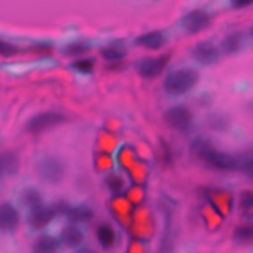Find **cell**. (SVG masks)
<instances>
[{
    "label": "cell",
    "instance_id": "ba28073f",
    "mask_svg": "<svg viewBox=\"0 0 253 253\" xmlns=\"http://www.w3.org/2000/svg\"><path fill=\"white\" fill-rule=\"evenodd\" d=\"M211 15L204 10H193L181 20L182 28L189 34H196L205 30L211 23Z\"/></svg>",
    "mask_w": 253,
    "mask_h": 253
},
{
    "label": "cell",
    "instance_id": "5b68a950",
    "mask_svg": "<svg viewBox=\"0 0 253 253\" xmlns=\"http://www.w3.org/2000/svg\"><path fill=\"white\" fill-rule=\"evenodd\" d=\"M64 121L65 117L58 112H42L28 121L27 129L33 133H40L62 124Z\"/></svg>",
    "mask_w": 253,
    "mask_h": 253
},
{
    "label": "cell",
    "instance_id": "8992f818",
    "mask_svg": "<svg viewBox=\"0 0 253 253\" xmlns=\"http://www.w3.org/2000/svg\"><path fill=\"white\" fill-rule=\"evenodd\" d=\"M164 119L169 126L181 132L189 130L193 124V116L190 110L184 106L170 107L165 112Z\"/></svg>",
    "mask_w": 253,
    "mask_h": 253
},
{
    "label": "cell",
    "instance_id": "cb8c5ba5",
    "mask_svg": "<svg viewBox=\"0 0 253 253\" xmlns=\"http://www.w3.org/2000/svg\"><path fill=\"white\" fill-rule=\"evenodd\" d=\"M88 49V46L85 43L82 42H74L71 44H68L65 48H64V52L68 55H79L82 54L84 52H86V50Z\"/></svg>",
    "mask_w": 253,
    "mask_h": 253
},
{
    "label": "cell",
    "instance_id": "ac0fdd59",
    "mask_svg": "<svg viewBox=\"0 0 253 253\" xmlns=\"http://www.w3.org/2000/svg\"><path fill=\"white\" fill-rule=\"evenodd\" d=\"M0 161L3 167L4 174L12 176L17 173L19 169L18 157L12 152H5L0 154Z\"/></svg>",
    "mask_w": 253,
    "mask_h": 253
},
{
    "label": "cell",
    "instance_id": "52a82bcc",
    "mask_svg": "<svg viewBox=\"0 0 253 253\" xmlns=\"http://www.w3.org/2000/svg\"><path fill=\"white\" fill-rule=\"evenodd\" d=\"M192 57L201 65H212L219 60L220 51L210 42H200L193 47Z\"/></svg>",
    "mask_w": 253,
    "mask_h": 253
},
{
    "label": "cell",
    "instance_id": "3957f363",
    "mask_svg": "<svg viewBox=\"0 0 253 253\" xmlns=\"http://www.w3.org/2000/svg\"><path fill=\"white\" fill-rule=\"evenodd\" d=\"M36 171L42 182L49 185H58L65 176V165L58 157L45 155L38 160Z\"/></svg>",
    "mask_w": 253,
    "mask_h": 253
},
{
    "label": "cell",
    "instance_id": "5bb4252c",
    "mask_svg": "<svg viewBox=\"0 0 253 253\" xmlns=\"http://www.w3.org/2000/svg\"><path fill=\"white\" fill-rule=\"evenodd\" d=\"M59 240L53 235L42 234L40 235L32 245L33 253H56L59 247Z\"/></svg>",
    "mask_w": 253,
    "mask_h": 253
},
{
    "label": "cell",
    "instance_id": "d6986e66",
    "mask_svg": "<svg viewBox=\"0 0 253 253\" xmlns=\"http://www.w3.org/2000/svg\"><path fill=\"white\" fill-rule=\"evenodd\" d=\"M238 158V170L253 180V151L245 152Z\"/></svg>",
    "mask_w": 253,
    "mask_h": 253
},
{
    "label": "cell",
    "instance_id": "f546056e",
    "mask_svg": "<svg viewBox=\"0 0 253 253\" xmlns=\"http://www.w3.org/2000/svg\"><path fill=\"white\" fill-rule=\"evenodd\" d=\"M250 36H251V38L253 39V28H252L251 31H250Z\"/></svg>",
    "mask_w": 253,
    "mask_h": 253
},
{
    "label": "cell",
    "instance_id": "6da1fadb",
    "mask_svg": "<svg viewBox=\"0 0 253 253\" xmlns=\"http://www.w3.org/2000/svg\"><path fill=\"white\" fill-rule=\"evenodd\" d=\"M192 152L208 167L223 172L238 170V158L214 147L207 139H196L192 144Z\"/></svg>",
    "mask_w": 253,
    "mask_h": 253
},
{
    "label": "cell",
    "instance_id": "277c9868",
    "mask_svg": "<svg viewBox=\"0 0 253 253\" xmlns=\"http://www.w3.org/2000/svg\"><path fill=\"white\" fill-rule=\"evenodd\" d=\"M58 210L56 206L42 203L29 210L27 222L33 229H42L45 227L56 216Z\"/></svg>",
    "mask_w": 253,
    "mask_h": 253
},
{
    "label": "cell",
    "instance_id": "44dd1931",
    "mask_svg": "<svg viewBox=\"0 0 253 253\" xmlns=\"http://www.w3.org/2000/svg\"><path fill=\"white\" fill-rule=\"evenodd\" d=\"M106 185L109 191L114 195L122 194L125 189V181L124 179L116 174H112L108 176L106 179Z\"/></svg>",
    "mask_w": 253,
    "mask_h": 253
},
{
    "label": "cell",
    "instance_id": "7a4b0ae2",
    "mask_svg": "<svg viewBox=\"0 0 253 253\" xmlns=\"http://www.w3.org/2000/svg\"><path fill=\"white\" fill-rule=\"evenodd\" d=\"M199 74L191 68H181L169 73L164 81V90L173 96H180L189 92L197 83Z\"/></svg>",
    "mask_w": 253,
    "mask_h": 253
},
{
    "label": "cell",
    "instance_id": "ffe728a7",
    "mask_svg": "<svg viewBox=\"0 0 253 253\" xmlns=\"http://www.w3.org/2000/svg\"><path fill=\"white\" fill-rule=\"evenodd\" d=\"M233 239L238 243H247L253 241V225H241L235 228Z\"/></svg>",
    "mask_w": 253,
    "mask_h": 253
},
{
    "label": "cell",
    "instance_id": "9c48e42d",
    "mask_svg": "<svg viewBox=\"0 0 253 253\" xmlns=\"http://www.w3.org/2000/svg\"><path fill=\"white\" fill-rule=\"evenodd\" d=\"M168 62L169 56L166 54L145 57L138 63V73L144 78H154L162 73Z\"/></svg>",
    "mask_w": 253,
    "mask_h": 253
},
{
    "label": "cell",
    "instance_id": "9a60e30c",
    "mask_svg": "<svg viewBox=\"0 0 253 253\" xmlns=\"http://www.w3.org/2000/svg\"><path fill=\"white\" fill-rule=\"evenodd\" d=\"M20 205L28 211L42 203V192L33 186L24 188L19 194Z\"/></svg>",
    "mask_w": 253,
    "mask_h": 253
},
{
    "label": "cell",
    "instance_id": "e0dca14e",
    "mask_svg": "<svg viewBox=\"0 0 253 253\" xmlns=\"http://www.w3.org/2000/svg\"><path fill=\"white\" fill-rule=\"evenodd\" d=\"M136 42L137 44L143 47L149 49H158L164 45L166 42V37L160 31H152L138 37Z\"/></svg>",
    "mask_w": 253,
    "mask_h": 253
},
{
    "label": "cell",
    "instance_id": "83f0119b",
    "mask_svg": "<svg viewBox=\"0 0 253 253\" xmlns=\"http://www.w3.org/2000/svg\"><path fill=\"white\" fill-rule=\"evenodd\" d=\"M77 253H96L95 251H93L92 249H88V248H82L80 249Z\"/></svg>",
    "mask_w": 253,
    "mask_h": 253
},
{
    "label": "cell",
    "instance_id": "d4e9b609",
    "mask_svg": "<svg viewBox=\"0 0 253 253\" xmlns=\"http://www.w3.org/2000/svg\"><path fill=\"white\" fill-rule=\"evenodd\" d=\"M18 52L16 45L0 40V55L2 56H12Z\"/></svg>",
    "mask_w": 253,
    "mask_h": 253
},
{
    "label": "cell",
    "instance_id": "603a6c76",
    "mask_svg": "<svg viewBox=\"0 0 253 253\" xmlns=\"http://www.w3.org/2000/svg\"><path fill=\"white\" fill-rule=\"evenodd\" d=\"M240 208L249 211L253 209V191H244L241 193L239 198Z\"/></svg>",
    "mask_w": 253,
    "mask_h": 253
},
{
    "label": "cell",
    "instance_id": "484cf974",
    "mask_svg": "<svg viewBox=\"0 0 253 253\" xmlns=\"http://www.w3.org/2000/svg\"><path fill=\"white\" fill-rule=\"evenodd\" d=\"M93 61L89 58H83L79 59L74 63V68L82 73L90 72L93 69Z\"/></svg>",
    "mask_w": 253,
    "mask_h": 253
},
{
    "label": "cell",
    "instance_id": "4fadbf2b",
    "mask_svg": "<svg viewBox=\"0 0 253 253\" xmlns=\"http://www.w3.org/2000/svg\"><path fill=\"white\" fill-rule=\"evenodd\" d=\"M245 45V37L240 32H234L227 35L220 42L222 52L226 54H236Z\"/></svg>",
    "mask_w": 253,
    "mask_h": 253
},
{
    "label": "cell",
    "instance_id": "f1b7e54d",
    "mask_svg": "<svg viewBox=\"0 0 253 253\" xmlns=\"http://www.w3.org/2000/svg\"><path fill=\"white\" fill-rule=\"evenodd\" d=\"M3 174H4V171H3V167H2V164H1V161H0V178L2 177Z\"/></svg>",
    "mask_w": 253,
    "mask_h": 253
},
{
    "label": "cell",
    "instance_id": "8fae6325",
    "mask_svg": "<svg viewBox=\"0 0 253 253\" xmlns=\"http://www.w3.org/2000/svg\"><path fill=\"white\" fill-rule=\"evenodd\" d=\"M84 238V231L79 226L71 224L62 228L59 241L63 246L69 249H75L82 244Z\"/></svg>",
    "mask_w": 253,
    "mask_h": 253
},
{
    "label": "cell",
    "instance_id": "4316f807",
    "mask_svg": "<svg viewBox=\"0 0 253 253\" xmlns=\"http://www.w3.org/2000/svg\"><path fill=\"white\" fill-rule=\"evenodd\" d=\"M230 5L234 9H243L253 4V0H229Z\"/></svg>",
    "mask_w": 253,
    "mask_h": 253
},
{
    "label": "cell",
    "instance_id": "7c38bea8",
    "mask_svg": "<svg viewBox=\"0 0 253 253\" xmlns=\"http://www.w3.org/2000/svg\"><path fill=\"white\" fill-rule=\"evenodd\" d=\"M63 213L66 215L68 220L76 224L87 223L94 216L93 211L89 207L83 206V205L72 206V207L67 206Z\"/></svg>",
    "mask_w": 253,
    "mask_h": 253
},
{
    "label": "cell",
    "instance_id": "7402d4cb",
    "mask_svg": "<svg viewBox=\"0 0 253 253\" xmlns=\"http://www.w3.org/2000/svg\"><path fill=\"white\" fill-rule=\"evenodd\" d=\"M125 49H123L120 46L117 45H111L108 47H105L102 50V55L107 60H120L125 56Z\"/></svg>",
    "mask_w": 253,
    "mask_h": 253
},
{
    "label": "cell",
    "instance_id": "2e32d148",
    "mask_svg": "<svg viewBox=\"0 0 253 253\" xmlns=\"http://www.w3.org/2000/svg\"><path fill=\"white\" fill-rule=\"evenodd\" d=\"M96 238L100 246L107 250L115 245L116 233L114 228L109 223L102 222L96 228Z\"/></svg>",
    "mask_w": 253,
    "mask_h": 253
},
{
    "label": "cell",
    "instance_id": "30bf717a",
    "mask_svg": "<svg viewBox=\"0 0 253 253\" xmlns=\"http://www.w3.org/2000/svg\"><path fill=\"white\" fill-rule=\"evenodd\" d=\"M20 222V216L17 209L9 204L0 205V230L3 232H13L17 229Z\"/></svg>",
    "mask_w": 253,
    "mask_h": 253
}]
</instances>
